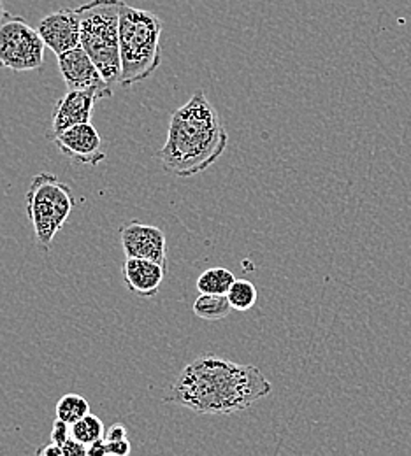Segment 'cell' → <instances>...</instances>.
<instances>
[{"label":"cell","mask_w":411,"mask_h":456,"mask_svg":"<svg viewBox=\"0 0 411 456\" xmlns=\"http://www.w3.org/2000/svg\"><path fill=\"white\" fill-rule=\"evenodd\" d=\"M271 390V383L255 365L201 354L179 372L164 400L197 414L227 416L246 411Z\"/></svg>","instance_id":"cell-1"},{"label":"cell","mask_w":411,"mask_h":456,"mask_svg":"<svg viewBox=\"0 0 411 456\" xmlns=\"http://www.w3.org/2000/svg\"><path fill=\"white\" fill-rule=\"evenodd\" d=\"M229 134L215 106L202 90L171 116L166 144L157 159L164 171L192 177L210 169L227 150Z\"/></svg>","instance_id":"cell-2"},{"label":"cell","mask_w":411,"mask_h":456,"mask_svg":"<svg viewBox=\"0 0 411 456\" xmlns=\"http://www.w3.org/2000/svg\"><path fill=\"white\" fill-rule=\"evenodd\" d=\"M164 21L155 12L121 2L119 7V61L121 86H134L160 67V39Z\"/></svg>","instance_id":"cell-3"},{"label":"cell","mask_w":411,"mask_h":456,"mask_svg":"<svg viewBox=\"0 0 411 456\" xmlns=\"http://www.w3.org/2000/svg\"><path fill=\"white\" fill-rule=\"evenodd\" d=\"M123 0H90L76 7L81 46L110 85H119V7Z\"/></svg>","instance_id":"cell-4"},{"label":"cell","mask_w":411,"mask_h":456,"mask_svg":"<svg viewBox=\"0 0 411 456\" xmlns=\"http://www.w3.org/2000/svg\"><path fill=\"white\" fill-rule=\"evenodd\" d=\"M74 208V197L65 183L52 172H41L32 177L25 193V211L34 227L36 240L45 249L52 242Z\"/></svg>","instance_id":"cell-5"},{"label":"cell","mask_w":411,"mask_h":456,"mask_svg":"<svg viewBox=\"0 0 411 456\" xmlns=\"http://www.w3.org/2000/svg\"><path fill=\"white\" fill-rule=\"evenodd\" d=\"M45 43L25 18L5 12L0 20V69L37 70L45 63Z\"/></svg>","instance_id":"cell-6"},{"label":"cell","mask_w":411,"mask_h":456,"mask_svg":"<svg viewBox=\"0 0 411 456\" xmlns=\"http://www.w3.org/2000/svg\"><path fill=\"white\" fill-rule=\"evenodd\" d=\"M59 58V70L67 90L90 92L99 101L113 97V85L106 81L83 46L69 50Z\"/></svg>","instance_id":"cell-7"},{"label":"cell","mask_w":411,"mask_h":456,"mask_svg":"<svg viewBox=\"0 0 411 456\" xmlns=\"http://www.w3.org/2000/svg\"><path fill=\"white\" fill-rule=\"evenodd\" d=\"M125 258H146L168 267V239L159 227L130 222L119 228Z\"/></svg>","instance_id":"cell-8"},{"label":"cell","mask_w":411,"mask_h":456,"mask_svg":"<svg viewBox=\"0 0 411 456\" xmlns=\"http://www.w3.org/2000/svg\"><path fill=\"white\" fill-rule=\"evenodd\" d=\"M53 141L60 151L74 164L95 167L106 159L103 150V137L90 121L67 128Z\"/></svg>","instance_id":"cell-9"},{"label":"cell","mask_w":411,"mask_h":456,"mask_svg":"<svg viewBox=\"0 0 411 456\" xmlns=\"http://www.w3.org/2000/svg\"><path fill=\"white\" fill-rule=\"evenodd\" d=\"M37 32L45 46L55 55L81 46V21L76 9L65 7L46 14L39 21Z\"/></svg>","instance_id":"cell-10"},{"label":"cell","mask_w":411,"mask_h":456,"mask_svg":"<svg viewBox=\"0 0 411 456\" xmlns=\"http://www.w3.org/2000/svg\"><path fill=\"white\" fill-rule=\"evenodd\" d=\"M99 99L90 94V92H79V90H67V94L55 102L53 114H52V137L55 139L62 132L67 128L79 125V123H88L94 106Z\"/></svg>","instance_id":"cell-11"},{"label":"cell","mask_w":411,"mask_h":456,"mask_svg":"<svg viewBox=\"0 0 411 456\" xmlns=\"http://www.w3.org/2000/svg\"><path fill=\"white\" fill-rule=\"evenodd\" d=\"M121 273L128 291L143 298H152L159 293L164 283L168 267L146 258H127L123 262Z\"/></svg>","instance_id":"cell-12"},{"label":"cell","mask_w":411,"mask_h":456,"mask_svg":"<svg viewBox=\"0 0 411 456\" xmlns=\"http://www.w3.org/2000/svg\"><path fill=\"white\" fill-rule=\"evenodd\" d=\"M193 314L204 322H220L233 311L227 295L201 293L193 302Z\"/></svg>","instance_id":"cell-13"},{"label":"cell","mask_w":411,"mask_h":456,"mask_svg":"<svg viewBox=\"0 0 411 456\" xmlns=\"http://www.w3.org/2000/svg\"><path fill=\"white\" fill-rule=\"evenodd\" d=\"M235 276L224 267H213L204 271L197 280L199 293H211V295H227L231 286L234 285Z\"/></svg>","instance_id":"cell-14"},{"label":"cell","mask_w":411,"mask_h":456,"mask_svg":"<svg viewBox=\"0 0 411 456\" xmlns=\"http://www.w3.org/2000/svg\"><path fill=\"white\" fill-rule=\"evenodd\" d=\"M104 432H106L104 423L95 414H90V412L70 425V437L85 446H90L92 443L103 439Z\"/></svg>","instance_id":"cell-15"},{"label":"cell","mask_w":411,"mask_h":456,"mask_svg":"<svg viewBox=\"0 0 411 456\" xmlns=\"http://www.w3.org/2000/svg\"><path fill=\"white\" fill-rule=\"evenodd\" d=\"M90 412V403L86 402L85 397L78 395V394H67L57 402L55 407V414L57 418L72 425L78 419H81L83 416H86Z\"/></svg>","instance_id":"cell-16"},{"label":"cell","mask_w":411,"mask_h":456,"mask_svg":"<svg viewBox=\"0 0 411 456\" xmlns=\"http://www.w3.org/2000/svg\"><path fill=\"white\" fill-rule=\"evenodd\" d=\"M257 288L248 280H235L234 285L227 291L231 307L239 313H246L257 304Z\"/></svg>","instance_id":"cell-17"},{"label":"cell","mask_w":411,"mask_h":456,"mask_svg":"<svg viewBox=\"0 0 411 456\" xmlns=\"http://www.w3.org/2000/svg\"><path fill=\"white\" fill-rule=\"evenodd\" d=\"M69 437H70V425L57 418L53 421V427H52V437H50L52 443L63 446L69 441Z\"/></svg>","instance_id":"cell-18"},{"label":"cell","mask_w":411,"mask_h":456,"mask_svg":"<svg viewBox=\"0 0 411 456\" xmlns=\"http://www.w3.org/2000/svg\"><path fill=\"white\" fill-rule=\"evenodd\" d=\"M106 443H118V441H127V427L123 423H113L111 427L106 428L104 437Z\"/></svg>","instance_id":"cell-19"},{"label":"cell","mask_w":411,"mask_h":456,"mask_svg":"<svg viewBox=\"0 0 411 456\" xmlns=\"http://www.w3.org/2000/svg\"><path fill=\"white\" fill-rule=\"evenodd\" d=\"M62 450H63V456L88 455V446L78 443V441L72 439V437H69V441L62 446Z\"/></svg>","instance_id":"cell-20"},{"label":"cell","mask_w":411,"mask_h":456,"mask_svg":"<svg viewBox=\"0 0 411 456\" xmlns=\"http://www.w3.org/2000/svg\"><path fill=\"white\" fill-rule=\"evenodd\" d=\"M104 444H106L108 455L127 456L130 455V452H132L128 439H127V441H118V443H106V441H104Z\"/></svg>","instance_id":"cell-21"},{"label":"cell","mask_w":411,"mask_h":456,"mask_svg":"<svg viewBox=\"0 0 411 456\" xmlns=\"http://www.w3.org/2000/svg\"><path fill=\"white\" fill-rule=\"evenodd\" d=\"M108 455V450H106V444H104V439H99L95 443H92L88 446V456H106Z\"/></svg>","instance_id":"cell-22"},{"label":"cell","mask_w":411,"mask_h":456,"mask_svg":"<svg viewBox=\"0 0 411 456\" xmlns=\"http://www.w3.org/2000/svg\"><path fill=\"white\" fill-rule=\"evenodd\" d=\"M36 453L39 456H63V450H62V446H59V444L50 443L46 448H41Z\"/></svg>","instance_id":"cell-23"},{"label":"cell","mask_w":411,"mask_h":456,"mask_svg":"<svg viewBox=\"0 0 411 456\" xmlns=\"http://www.w3.org/2000/svg\"><path fill=\"white\" fill-rule=\"evenodd\" d=\"M5 12H7V11H5V7H4V0H0V20L4 18Z\"/></svg>","instance_id":"cell-24"}]
</instances>
